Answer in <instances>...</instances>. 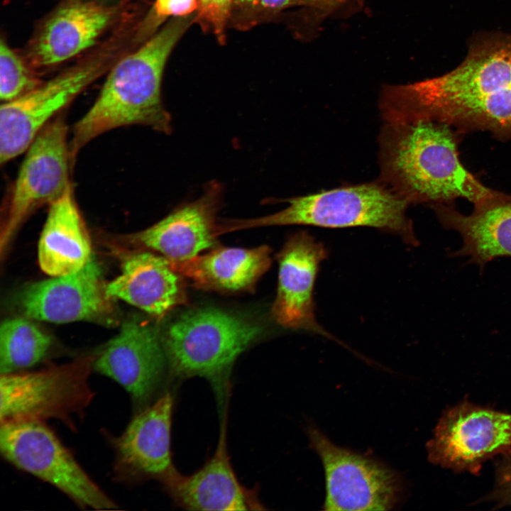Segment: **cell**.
<instances>
[{
  "label": "cell",
  "instance_id": "obj_1",
  "mask_svg": "<svg viewBox=\"0 0 511 511\" xmlns=\"http://www.w3.org/2000/svg\"><path fill=\"white\" fill-rule=\"evenodd\" d=\"M380 109L386 119L424 117L459 132L486 131L511 140V33L478 34L451 71L385 87Z\"/></svg>",
  "mask_w": 511,
  "mask_h": 511
},
{
  "label": "cell",
  "instance_id": "obj_2",
  "mask_svg": "<svg viewBox=\"0 0 511 511\" xmlns=\"http://www.w3.org/2000/svg\"><path fill=\"white\" fill-rule=\"evenodd\" d=\"M383 122L380 181L410 204H453L461 198L475 207L511 199L465 168L458 151L461 132L450 125L424 117Z\"/></svg>",
  "mask_w": 511,
  "mask_h": 511
},
{
  "label": "cell",
  "instance_id": "obj_3",
  "mask_svg": "<svg viewBox=\"0 0 511 511\" xmlns=\"http://www.w3.org/2000/svg\"><path fill=\"white\" fill-rule=\"evenodd\" d=\"M191 19L189 16L174 18L111 70L96 101L74 126L69 141L73 167L79 150L111 129L141 125L165 134L172 132V117L161 99L163 73Z\"/></svg>",
  "mask_w": 511,
  "mask_h": 511
},
{
  "label": "cell",
  "instance_id": "obj_4",
  "mask_svg": "<svg viewBox=\"0 0 511 511\" xmlns=\"http://www.w3.org/2000/svg\"><path fill=\"white\" fill-rule=\"evenodd\" d=\"M287 207L270 215L226 219L220 224V231L224 234L282 225L367 226L395 233L411 246L419 243L412 222L406 214L410 204L380 181L296 197L287 199Z\"/></svg>",
  "mask_w": 511,
  "mask_h": 511
},
{
  "label": "cell",
  "instance_id": "obj_5",
  "mask_svg": "<svg viewBox=\"0 0 511 511\" xmlns=\"http://www.w3.org/2000/svg\"><path fill=\"white\" fill-rule=\"evenodd\" d=\"M260 326L215 308L188 310L167 327L163 344L177 377H202L223 403L227 380L238 356L260 334Z\"/></svg>",
  "mask_w": 511,
  "mask_h": 511
},
{
  "label": "cell",
  "instance_id": "obj_6",
  "mask_svg": "<svg viewBox=\"0 0 511 511\" xmlns=\"http://www.w3.org/2000/svg\"><path fill=\"white\" fill-rule=\"evenodd\" d=\"M0 426L1 453L11 464L53 485L80 507H118L43 421H9Z\"/></svg>",
  "mask_w": 511,
  "mask_h": 511
},
{
  "label": "cell",
  "instance_id": "obj_7",
  "mask_svg": "<svg viewBox=\"0 0 511 511\" xmlns=\"http://www.w3.org/2000/svg\"><path fill=\"white\" fill-rule=\"evenodd\" d=\"M94 358L0 378V422L57 419L72 430L94 392L89 383Z\"/></svg>",
  "mask_w": 511,
  "mask_h": 511
},
{
  "label": "cell",
  "instance_id": "obj_8",
  "mask_svg": "<svg viewBox=\"0 0 511 511\" xmlns=\"http://www.w3.org/2000/svg\"><path fill=\"white\" fill-rule=\"evenodd\" d=\"M307 433L324 469V510H388L397 504L402 483L395 471L338 446L313 423L307 424Z\"/></svg>",
  "mask_w": 511,
  "mask_h": 511
},
{
  "label": "cell",
  "instance_id": "obj_9",
  "mask_svg": "<svg viewBox=\"0 0 511 511\" xmlns=\"http://www.w3.org/2000/svg\"><path fill=\"white\" fill-rule=\"evenodd\" d=\"M426 446L433 464L477 476L487 460L511 449V413L465 400L444 410Z\"/></svg>",
  "mask_w": 511,
  "mask_h": 511
},
{
  "label": "cell",
  "instance_id": "obj_10",
  "mask_svg": "<svg viewBox=\"0 0 511 511\" xmlns=\"http://www.w3.org/2000/svg\"><path fill=\"white\" fill-rule=\"evenodd\" d=\"M68 128L62 114L56 116L27 149L6 207L1 243H6L23 221L38 209L60 199L71 187Z\"/></svg>",
  "mask_w": 511,
  "mask_h": 511
},
{
  "label": "cell",
  "instance_id": "obj_11",
  "mask_svg": "<svg viewBox=\"0 0 511 511\" xmlns=\"http://www.w3.org/2000/svg\"><path fill=\"white\" fill-rule=\"evenodd\" d=\"M102 58L69 69L9 101L0 110V162L27 150L41 130L106 70Z\"/></svg>",
  "mask_w": 511,
  "mask_h": 511
},
{
  "label": "cell",
  "instance_id": "obj_12",
  "mask_svg": "<svg viewBox=\"0 0 511 511\" xmlns=\"http://www.w3.org/2000/svg\"><path fill=\"white\" fill-rule=\"evenodd\" d=\"M98 263L92 259L80 270L26 287L19 306L28 319L53 323L114 322L112 299Z\"/></svg>",
  "mask_w": 511,
  "mask_h": 511
},
{
  "label": "cell",
  "instance_id": "obj_13",
  "mask_svg": "<svg viewBox=\"0 0 511 511\" xmlns=\"http://www.w3.org/2000/svg\"><path fill=\"white\" fill-rule=\"evenodd\" d=\"M173 397L164 393L140 411L124 432L111 438L114 471L121 481L154 478L162 482L175 468L171 453Z\"/></svg>",
  "mask_w": 511,
  "mask_h": 511
},
{
  "label": "cell",
  "instance_id": "obj_14",
  "mask_svg": "<svg viewBox=\"0 0 511 511\" xmlns=\"http://www.w3.org/2000/svg\"><path fill=\"white\" fill-rule=\"evenodd\" d=\"M167 363L156 330L148 324L131 320L94 358L92 368L116 381L141 405L157 390Z\"/></svg>",
  "mask_w": 511,
  "mask_h": 511
},
{
  "label": "cell",
  "instance_id": "obj_15",
  "mask_svg": "<svg viewBox=\"0 0 511 511\" xmlns=\"http://www.w3.org/2000/svg\"><path fill=\"white\" fill-rule=\"evenodd\" d=\"M327 251L307 231L293 234L278 253V291L272 307L281 326L335 339L315 320L313 292L319 267Z\"/></svg>",
  "mask_w": 511,
  "mask_h": 511
},
{
  "label": "cell",
  "instance_id": "obj_16",
  "mask_svg": "<svg viewBox=\"0 0 511 511\" xmlns=\"http://www.w3.org/2000/svg\"><path fill=\"white\" fill-rule=\"evenodd\" d=\"M222 200L221 185L211 181L198 199L179 205L158 222L132 235V240L172 262L194 258L216 244V216Z\"/></svg>",
  "mask_w": 511,
  "mask_h": 511
},
{
  "label": "cell",
  "instance_id": "obj_17",
  "mask_svg": "<svg viewBox=\"0 0 511 511\" xmlns=\"http://www.w3.org/2000/svg\"><path fill=\"white\" fill-rule=\"evenodd\" d=\"M222 419L212 457L195 473L184 476L174 469L161 483L175 503L187 510H260V504L255 495L240 483L231 464L226 411Z\"/></svg>",
  "mask_w": 511,
  "mask_h": 511
},
{
  "label": "cell",
  "instance_id": "obj_18",
  "mask_svg": "<svg viewBox=\"0 0 511 511\" xmlns=\"http://www.w3.org/2000/svg\"><path fill=\"white\" fill-rule=\"evenodd\" d=\"M113 7L72 0L47 20L35 38L29 57L36 67L60 63L91 47L112 22Z\"/></svg>",
  "mask_w": 511,
  "mask_h": 511
},
{
  "label": "cell",
  "instance_id": "obj_19",
  "mask_svg": "<svg viewBox=\"0 0 511 511\" xmlns=\"http://www.w3.org/2000/svg\"><path fill=\"white\" fill-rule=\"evenodd\" d=\"M182 278L165 257L139 252L124 260L120 275L106 285V292L161 319L185 302Z\"/></svg>",
  "mask_w": 511,
  "mask_h": 511
},
{
  "label": "cell",
  "instance_id": "obj_20",
  "mask_svg": "<svg viewBox=\"0 0 511 511\" xmlns=\"http://www.w3.org/2000/svg\"><path fill=\"white\" fill-rule=\"evenodd\" d=\"M430 207L442 226L458 232L463 239L453 256H467L481 268L496 258L511 257V199L475 207L469 215L452 204Z\"/></svg>",
  "mask_w": 511,
  "mask_h": 511
},
{
  "label": "cell",
  "instance_id": "obj_21",
  "mask_svg": "<svg viewBox=\"0 0 511 511\" xmlns=\"http://www.w3.org/2000/svg\"><path fill=\"white\" fill-rule=\"evenodd\" d=\"M38 252L40 268L51 277L76 272L92 259L90 239L72 186L49 206Z\"/></svg>",
  "mask_w": 511,
  "mask_h": 511
},
{
  "label": "cell",
  "instance_id": "obj_22",
  "mask_svg": "<svg viewBox=\"0 0 511 511\" xmlns=\"http://www.w3.org/2000/svg\"><path fill=\"white\" fill-rule=\"evenodd\" d=\"M172 268L202 290L235 292L250 289L268 270L270 249L221 247L184 261Z\"/></svg>",
  "mask_w": 511,
  "mask_h": 511
},
{
  "label": "cell",
  "instance_id": "obj_23",
  "mask_svg": "<svg viewBox=\"0 0 511 511\" xmlns=\"http://www.w3.org/2000/svg\"><path fill=\"white\" fill-rule=\"evenodd\" d=\"M51 338L28 319L11 318L0 328V375L15 373L40 361Z\"/></svg>",
  "mask_w": 511,
  "mask_h": 511
},
{
  "label": "cell",
  "instance_id": "obj_24",
  "mask_svg": "<svg viewBox=\"0 0 511 511\" xmlns=\"http://www.w3.org/2000/svg\"><path fill=\"white\" fill-rule=\"evenodd\" d=\"M42 83L3 39L0 43V97L15 99Z\"/></svg>",
  "mask_w": 511,
  "mask_h": 511
},
{
  "label": "cell",
  "instance_id": "obj_25",
  "mask_svg": "<svg viewBox=\"0 0 511 511\" xmlns=\"http://www.w3.org/2000/svg\"><path fill=\"white\" fill-rule=\"evenodd\" d=\"M232 0H198L197 18L209 28L220 42L224 40V31L229 16Z\"/></svg>",
  "mask_w": 511,
  "mask_h": 511
},
{
  "label": "cell",
  "instance_id": "obj_26",
  "mask_svg": "<svg viewBox=\"0 0 511 511\" xmlns=\"http://www.w3.org/2000/svg\"><path fill=\"white\" fill-rule=\"evenodd\" d=\"M495 471L494 488L480 501L493 502L498 509L511 505V449L496 461Z\"/></svg>",
  "mask_w": 511,
  "mask_h": 511
},
{
  "label": "cell",
  "instance_id": "obj_27",
  "mask_svg": "<svg viewBox=\"0 0 511 511\" xmlns=\"http://www.w3.org/2000/svg\"><path fill=\"white\" fill-rule=\"evenodd\" d=\"M198 8V0H155L153 11L158 18L186 16Z\"/></svg>",
  "mask_w": 511,
  "mask_h": 511
},
{
  "label": "cell",
  "instance_id": "obj_28",
  "mask_svg": "<svg viewBox=\"0 0 511 511\" xmlns=\"http://www.w3.org/2000/svg\"><path fill=\"white\" fill-rule=\"evenodd\" d=\"M349 0H309L305 5L308 19L312 26L320 23L342 4Z\"/></svg>",
  "mask_w": 511,
  "mask_h": 511
},
{
  "label": "cell",
  "instance_id": "obj_29",
  "mask_svg": "<svg viewBox=\"0 0 511 511\" xmlns=\"http://www.w3.org/2000/svg\"><path fill=\"white\" fill-rule=\"evenodd\" d=\"M309 0H236L237 2L279 9L287 6L301 4L306 5Z\"/></svg>",
  "mask_w": 511,
  "mask_h": 511
}]
</instances>
